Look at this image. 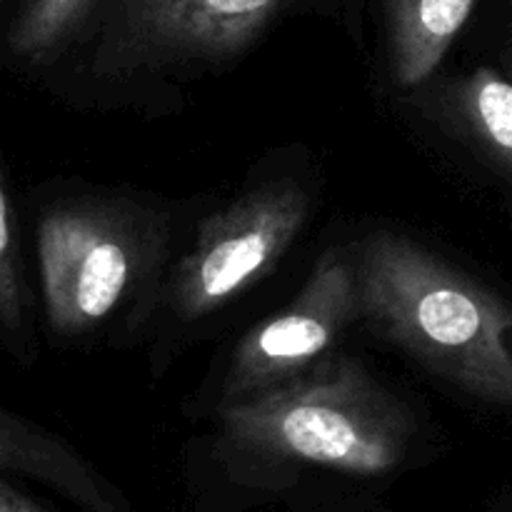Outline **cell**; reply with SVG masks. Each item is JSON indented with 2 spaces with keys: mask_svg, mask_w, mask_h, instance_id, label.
Segmentation results:
<instances>
[{
  "mask_svg": "<svg viewBox=\"0 0 512 512\" xmlns=\"http://www.w3.org/2000/svg\"><path fill=\"white\" fill-rule=\"evenodd\" d=\"M453 100L470 140L512 175V63L475 68L460 80Z\"/></svg>",
  "mask_w": 512,
  "mask_h": 512,
  "instance_id": "30bf717a",
  "label": "cell"
},
{
  "mask_svg": "<svg viewBox=\"0 0 512 512\" xmlns=\"http://www.w3.org/2000/svg\"><path fill=\"white\" fill-rule=\"evenodd\" d=\"M475 0H385L393 80L415 88L438 70L468 23Z\"/></svg>",
  "mask_w": 512,
  "mask_h": 512,
  "instance_id": "ba28073f",
  "label": "cell"
},
{
  "mask_svg": "<svg viewBox=\"0 0 512 512\" xmlns=\"http://www.w3.org/2000/svg\"><path fill=\"white\" fill-rule=\"evenodd\" d=\"M360 320L460 393L512 410V305L390 230L353 248Z\"/></svg>",
  "mask_w": 512,
  "mask_h": 512,
  "instance_id": "6da1fadb",
  "label": "cell"
},
{
  "mask_svg": "<svg viewBox=\"0 0 512 512\" xmlns=\"http://www.w3.org/2000/svg\"><path fill=\"white\" fill-rule=\"evenodd\" d=\"M510 512H512V510H510Z\"/></svg>",
  "mask_w": 512,
  "mask_h": 512,
  "instance_id": "5bb4252c",
  "label": "cell"
},
{
  "mask_svg": "<svg viewBox=\"0 0 512 512\" xmlns=\"http://www.w3.org/2000/svg\"><path fill=\"white\" fill-rule=\"evenodd\" d=\"M10 5H13V0H0V18H3V15L8 13Z\"/></svg>",
  "mask_w": 512,
  "mask_h": 512,
  "instance_id": "4fadbf2b",
  "label": "cell"
},
{
  "mask_svg": "<svg viewBox=\"0 0 512 512\" xmlns=\"http://www.w3.org/2000/svg\"><path fill=\"white\" fill-rule=\"evenodd\" d=\"M0 512H53V510L40 505L38 500H33L30 495L20 493L18 488H13V485L0 475Z\"/></svg>",
  "mask_w": 512,
  "mask_h": 512,
  "instance_id": "7c38bea8",
  "label": "cell"
},
{
  "mask_svg": "<svg viewBox=\"0 0 512 512\" xmlns=\"http://www.w3.org/2000/svg\"><path fill=\"white\" fill-rule=\"evenodd\" d=\"M293 0H118L90 53L93 78H160L243 55Z\"/></svg>",
  "mask_w": 512,
  "mask_h": 512,
  "instance_id": "277c9868",
  "label": "cell"
},
{
  "mask_svg": "<svg viewBox=\"0 0 512 512\" xmlns=\"http://www.w3.org/2000/svg\"><path fill=\"white\" fill-rule=\"evenodd\" d=\"M353 320H360L355 255L348 248H330L313 265L300 293L240 340L225 370L220 405L293 380L335 353Z\"/></svg>",
  "mask_w": 512,
  "mask_h": 512,
  "instance_id": "8992f818",
  "label": "cell"
},
{
  "mask_svg": "<svg viewBox=\"0 0 512 512\" xmlns=\"http://www.w3.org/2000/svg\"><path fill=\"white\" fill-rule=\"evenodd\" d=\"M98 0H13L0 23V65L18 75H48L78 45Z\"/></svg>",
  "mask_w": 512,
  "mask_h": 512,
  "instance_id": "52a82bcc",
  "label": "cell"
},
{
  "mask_svg": "<svg viewBox=\"0 0 512 512\" xmlns=\"http://www.w3.org/2000/svg\"><path fill=\"white\" fill-rule=\"evenodd\" d=\"M38 348V295L25 268L18 213L0 160V353L30 365Z\"/></svg>",
  "mask_w": 512,
  "mask_h": 512,
  "instance_id": "9c48e42d",
  "label": "cell"
},
{
  "mask_svg": "<svg viewBox=\"0 0 512 512\" xmlns=\"http://www.w3.org/2000/svg\"><path fill=\"white\" fill-rule=\"evenodd\" d=\"M310 195L295 180H270L235 198L200 225L168 280L178 320L208 318L268 278L300 238Z\"/></svg>",
  "mask_w": 512,
  "mask_h": 512,
  "instance_id": "5b68a950",
  "label": "cell"
},
{
  "mask_svg": "<svg viewBox=\"0 0 512 512\" xmlns=\"http://www.w3.org/2000/svg\"><path fill=\"white\" fill-rule=\"evenodd\" d=\"M220 450L253 468H328L375 478L408 458L415 413L360 360L330 353L293 380L220 405Z\"/></svg>",
  "mask_w": 512,
  "mask_h": 512,
  "instance_id": "7a4b0ae2",
  "label": "cell"
},
{
  "mask_svg": "<svg viewBox=\"0 0 512 512\" xmlns=\"http://www.w3.org/2000/svg\"><path fill=\"white\" fill-rule=\"evenodd\" d=\"M68 463V445L43 425L0 408V475L48 485Z\"/></svg>",
  "mask_w": 512,
  "mask_h": 512,
  "instance_id": "8fae6325",
  "label": "cell"
},
{
  "mask_svg": "<svg viewBox=\"0 0 512 512\" xmlns=\"http://www.w3.org/2000/svg\"><path fill=\"white\" fill-rule=\"evenodd\" d=\"M165 228L125 200L50 198L33 225L38 320L58 343L95 333L163 253Z\"/></svg>",
  "mask_w": 512,
  "mask_h": 512,
  "instance_id": "3957f363",
  "label": "cell"
}]
</instances>
